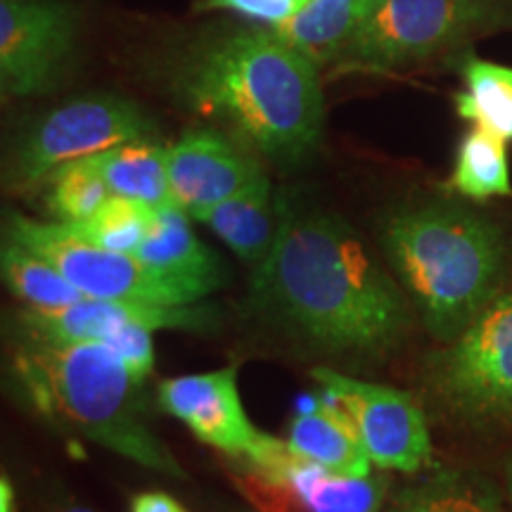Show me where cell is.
I'll use <instances>...</instances> for the list:
<instances>
[{
	"label": "cell",
	"instance_id": "cell-27",
	"mask_svg": "<svg viewBox=\"0 0 512 512\" xmlns=\"http://www.w3.org/2000/svg\"><path fill=\"white\" fill-rule=\"evenodd\" d=\"M311 0H202V10H228L238 12L247 19L266 24H283L299 15Z\"/></svg>",
	"mask_w": 512,
	"mask_h": 512
},
{
	"label": "cell",
	"instance_id": "cell-12",
	"mask_svg": "<svg viewBox=\"0 0 512 512\" xmlns=\"http://www.w3.org/2000/svg\"><path fill=\"white\" fill-rule=\"evenodd\" d=\"M157 399L159 408L181 420L197 439L235 460L252 458L268 439L247 418L235 366L171 377L159 384Z\"/></svg>",
	"mask_w": 512,
	"mask_h": 512
},
{
	"label": "cell",
	"instance_id": "cell-11",
	"mask_svg": "<svg viewBox=\"0 0 512 512\" xmlns=\"http://www.w3.org/2000/svg\"><path fill=\"white\" fill-rule=\"evenodd\" d=\"M76 10L67 0H0V83L5 95L55 91L74 55Z\"/></svg>",
	"mask_w": 512,
	"mask_h": 512
},
{
	"label": "cell",
	"instance_id": "cell-26",
	"mask_svg": "<svg viewBox=\"0 0 512 512\" xmlns=\"http://www.w3.org/2000/svg\"><path fill=\"white\" fill-rule=\"evenodd\" d=\"M152 330L145 323H131L112 332L102 344H107L124 366L128 373L136 377V382L143 384L147 375L155 368V344H152Z\"/></svg>",
	"mask_w": 512,
	"mask_h": 512
},
{
	"label": "cell",
	"instance_id": "cell-29",
	"mask_svg": "<svg viewBox=\"0 0 512 512\" xmlns=\"http://www.w3.org/2000/svg\"><path fill=\"white\" fill-rule=\"evenodd\" d=\"M17 501H15V489H12L10 479H0V512H15Z\"/></svg>",
	"mask_w": 512,
	"mask_h": 512
},
{
	"label": "cell",
	"instance_id": "cell-19",
	"mask_svg": "<svg viewBox=\"0 0 512 512\" xmlns=\"http://www.w3.org/2000/svg\"><path fill=\"white\" fill-rule=\"evenodd\" d=\"M166 155H169V147L140 138L93 155V162L112 195L131 197V200L145 202L157 209L174 204Z\"/></svg>",
	"mask_w": 512,
	"mask_h": 512
},
{
	"label": "cell",
	"instance_id": "cell-2",
	"mask_svg": "<svg viewBox=\"0 0 512 512\" xmlns=\"http://www.w3.org/2000/svg\"><path fill=\"white\" fill-rule=\"evenodd\" d=\"M181 95L275 162H299L323 136L318 64L271 29L235 31L204 46L185 64Z\"/></svg>",
	"mask_w": 512,
	"mask_h": 512
},
{
	"label": "cell",
	"instance_id": "cell-6",
	"mask_svg": "<svg viewBox=\"0 0 512 512\" xmlns=\"http://www.w3.org/2000/svg\"><path fill=\"white\" fill-rule=\"evenodd\" d=\"M5 238L43 256L83 297L140 304H197L147 268L136 254H119L81 238L67 223L10 214Z\"/></svg>",
	"mask_w": 512,
	"mask_h": 512
},
{
	"label": "cell",
	"instance_id": "cell-21",
	"mask_svg": "<svg viewBox=\"0 0 512 512\" xmlns=\"http://www.w3.org/2000/svg\"><path fill=\"white\" fill-rule=\"evenodd\" d=\"M448 190L477 202L491 200V197H510L508 140L491 133L489 128L472 126L458 145Z\"/></svg>",
	"mask_w": 512,
	"mask_h": 512
},
{
	"label": "cell",
	"instance_id": "cell-3",
	"mask_svg": "<svg viewBox=\"0 0 512 512\" xmlns=\"http://www.w3.org/2000/svg\"><path fill=\"white\" fill-rule=\"evenodd\" d=\"M382 249L406 287L422 325L453 342L503 290V230L456 204H422L384 221Z\"/></svg>",
	"mask_w": 512,
	"mask_h": 512
},
{
	"label": "cell",
	"instance_id": "cell-22",
	"mask_svg": "<svg viewBox=\"0 0 512 512\" xmlns=\"http://www.w3.org/2000/svg\"><path fill=\"white\" fill-rule=\"evenodd\" d=\"M0 271L10 292L22 299L29 311H60L83 299V294L48 259L15 240L5 238L3 242Z\"/></svg>",
	"mask_w": 512,
	"mask_h": 512
},
{
	"label": "cell",
	"instance_id": "cell-28",
	"mask_svg": "<svg viewBox=\"0 0 512 512\" xmlns=\"http://www.w3.org/2000/svg\"><path fill=\"white\" fill-rule=\"evenodd\" d=\"M131 512H185L176 498L164 491H145L138 494L131 503Z\"/></svg>",
	"mask_w": 512,
	"mask_h": 512
},
{
	"label": "cell",
	"instance_id": "cell-17",
	"mask_svg": "<svg viewBox=\"0 0 512 512\" xmlns=\"http://www.w3.org/2000/svg\"><path fill=\"white\" fill-rule=\"evenodd\" d=\"M207 223L245 264L259 268L271 254L280 228V197L273 195L266 174L254 178L233 197L197 216Z\"/></svg>",
	"mask_w": 512,
	"mask_h": 512
},
{
	"label": "cell",
	"instance_id": "cell-24",
	"mask_svg": "<svg viewBox=\"0 0 512 512\" xmlns=\"http://www.w3.org/2000/svg\"><path fill=\"white\" fill-rule=\"evenodd\" d=\"M48 209L60 223H83L110 200V188L93 157L62 164L48 176Z\"/></svg>",
	"mask_w": 512,
	"mask_h": 512
},
{
	"label": "cell",
	"instance_id": "cell-7",
	"mask_svg": "<svg viewBox=\"0 0 512 512\" xmlns=\"http://www.w3.org/2000/svg\"><path fill=\"white\" fill-rule=\"evenodd\" d=\"M150 131V119L136 102L105 93L83 95L50 110L24 133L15 150L12 178L22 185L46 181L62 164L147 138Z\"/></svg>",
	"mask_w": 512,
	"mask_h": 512
},
{
	"label": "cell",
	"instance_id": "cell-4",
	"mask_svg": "<svg viewBox=\"0 0 512 512\" xmlns=\"http://www.w3.org/2000/svg\"><path fill=\"white\" fill-rule=\"evenodd\" d=\"M15 377L36 413L53 425L83 434L133 463L183 479L185 472L143 420L138 392L102 342H50L31 337L15 354Z\"/></svg>",
	"mask_w": 512,
	"mask_h": 512
},
{
	"label": "cell",
	"instance_id": "cell-16",
	"mask_svg": "<svg viewBox=\"0 0 512 512\" xmlns=\"http://www.w3.org/2000/svg\"><path fill=\"white\" fill-rule=\"evenodd\" d=\"M287 446L297 456L325 470L349 477L373 475V460L358 437L344 406L323 389L320 396H306L287 427Z\"/></svg>",
	"mask_w": 512,
	"mask_h": 512
},
{
	"label": "cell",
	"instance_id": "cell-31",
	"mask_svg": "<svg viewBox=\"0 0 512 512\" xmlns=\"http://www.w3.org/2000/svg\"><path fill=\"white\" fill-rule=\"evenodd\" d=\"M50 512H95L91 508H83V505H60V508L50 510Z\"/></svg>",
	"mask_w": 512,
	"mask_h": 512
},
{
	"label": "cell",
	"instance_id": "cell-25",
	"mask_svg": "<svg viewBox=\"0 0 512 512\" xmlns=\"http://www.w3.org/2000/svg\"><path fill=\"white\" fill-rule=\"evenodd\" d=\"M155 209L124 195H110L88 221L67 223L81 238L119 254H136L150 230Z\"/></svg>",
	"mask_w": 512,
	"mask_h": 512
},
{
	"label": "cell",
	"instance_id": "cell-18",
	"mask_svg": "<svg viewBox=\"0 0 512 512\" xmlns=\"http://www.w3.org/2000/svg\"><path fill=\"white\" fill-rule=\"evenodd\" d=\"M373 8L375 0H311L299 15L273 24L271 31L309 60L323 64L344 57Z\"/></svg>",
	"mask_w": 512,
	"mask_h": 512
},
{
	"label": "cell",
	"instance_id": "cell-1",
	"mask_svg": "<svg viewBox=\"0 0 512 512\" xmlns=\"http://www.w3.org/2000/svg\"><path fill=\"white\" fill-rule=\"evenodd\" d=\"M252 302L330 354H384L411 325L399 285L337 214L280 197V228L252 275Z\"/></svg>",
	"mask_w": 512,
	"mask_h": 512
},
{
	"label": "cell",
	"instance_id": "cell-30",
	"mask_svg": "<svg viewBox=\"0 0 512 512\" xmlns=\"http://www.w3.org/2000/svg\"><path fill=\"white\" fill-rule=\"evenodd\" d=\"M505 491H508V498L512 503V458H510L508 467H505Z\"/></svg>",
	"mask_w": 512,
	"mask_h": 512
},
{
	"label": "cell",
	"instance_id": "cell-13",
	"mask_svg": "<svg viewBox=\"0 0 512 512\" xmlns=\"http://www.w3.org/2000/svg\"><path fill=\"white\" fill-rule=\"evenodd\" d=\"M171 200L192 219L240 192L264 171L249 152L211 128H195L169 147Z\"/></svg>",
	"mask_w": 512,
	"mask_h": 512
},
{
	"label": "cell",
	"instance_id": "cell-23",
	"mask_svg": "<svg viewBox=\"0 0 512 512\" xmlns=\"http://www.w3.org/2000/svg\"><path fill=\"white\" fill-rule=\"evenodd\" d=\"M465 91L456 95V112L472 126L489 128L503 140H512V67L486 60H467L463 67Z\"/></svg>",
	"mask_w": 512,
	"mask_h": 512
},
{
	"label": "cell",
	"instance_id": "cell-9",
	"mask_svg": "<svg viewBox=\"0 0 512 512\" xmlns=\"http://www.w3.org/2000/svg\"><path fill=\"white\" fill-rule=\"evenodd\" d=\"M240 463V489L261 512H384V477L337 475L297 456L285 439L268 437Z\"/></svg>",
	"mask_w": 512,
	"mask_h": 512
},
{
	"label": "cell",
	"instance_id": "cell-14",
	"mask_svg": "<svg viewBox=\"0 0 512 512\" xmlns=\"http://www.w3.org/2000/svg\"><path fill=\"white\" fill-rule=\"evenodd\" d=\"M131 323H145L152 330L204 332L216 325L211 306L197 304H140L83 297L60 311H29L24 328L31 337L50 342H105L112 332Z\"/></svg>",
	"mask_w": 512,
	"mask_h": 512
},
{
	"label": "cell",
	"instance_id": "cell-8",
	"mask_svg": "<svg viewBox=\"0 0 512 512\" xmlns=\"http://www.w3.org/2000/svg\"><path fill=\"white\" fill-rule=\"evenodd\" d=\"M496 0H375L344 57L366 69L425 60L484 27Z\"/></svg>",
	"mask_w": 512,
	"mask_h": 512
},
{
	"label": "cell",
	"instance_id": "cell-20",
	"mask_svg": "<svg viewBox=\"0 0 512 512\" xmlns=\"http://www.w3.org/2000/svg\"><path fill=\"white\" fill-rule=\"evenodd\" d=\"M384 512H503V498L475 472L437 470L406 486Z\"/></svg>",
	"mask_w": 512,
	"mask_h": 512
},
{
	"label": "cell",
	"instance_id": "cell-15",
	"mask_svg": "<svg viewBox=\"0 0 512 512\" xmlns=\"http://www.w3.org/2000/svg\"><path fill=\"white\" fill-rule=\"evenodd\" d=\"M136 256L152 273L200 302L226 283V266L190 226V214L176 204L157 207Z\"/></svg>",
	"mask_w": 512,
	"mask_h": 512
},
{
	"label": "cell",
	"instance_id": "cell-10",
	"mask_svg": "<svg viewBox=\"0 0 512 512\" xmlns=\"http://www.w3.org/2000/svg\"><path fill=\"white\" fill-rule=\"evenodd\" d=\"M311 377L342 403L375 467L418 475L432 463L430 427L411 394L332 368H313Z\"/></svg>",
	"mask_w": 512,
	"mask_h": 512
},
{
	"label": "cell",
	"instance_id": "cell-5",
	"mask_svg": "<svg viewBox=\"0 0 512 512\" xmlns=\"http://www.w3.org/2000/svg\"><path fill=\"white\" fill-rule=\"evenodd\" d=\"M439 406L465 422H512V285L427 366Z\"/></svg>",
	"mask_w": 512,
	"mask_h": 512
}]
</instances>
